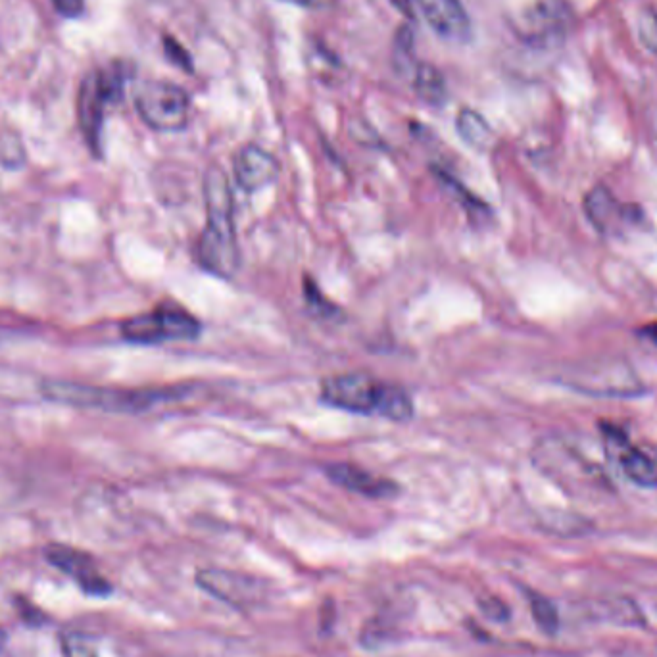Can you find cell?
<instances>
[{"mask_svg": "<svg viewBox=\"0 0 657 657\" xmlns=\"http://www.w3.org/2000/svg\"><path fill=\"white\" fill-rule=\"evenodd\" d=\"M206 227L196 244V260L208 273L233 279L241 268L235 227V200L225 171L212 166L204 175Z\"/></svg>", "mask_w": 657, "mask_h": 657, "instance_id": "1", "label": "cell"}, {"mask_svg": "<svg viewBox=\"0 0 657 657\" xmlns=\"http://www.w3.org/2000/svg\"><path fill=\"white\" fill-rule=\"evenodd\" d=\"M319 398L331 408L350 414L379 415L394 423H406L415 414L414 400L408 390L364 371L323 379Z\"/></svg>", "mask_w": 657, "mask_h": 657, "instance_id": "2", "label": "cell"}, {"mask_svg": "<svg viewBox=\"0 0 657 657\" xmlns=\"http://www.w3.org/2000/svg\"><path fill=\"white\" fill-rule=\"evenodd\" d=\"M43 394L60 404L116 414H143L185 394L183 389H104L72 381H47Z\"/></svg>", "mask_w": 657, "mask_h": 657, "instance_id": "3", "label": "cell"}, {"mask_svg": "<svg viewBox=\"0 0 657 657\" xmlns=\"http://www.w3.org/2000/svg\"><path fill=\"white\" fill-rule=\"evenodd\" d=\"M561 383L590 396L600 398H633L644 392L633 365L617 358L584 360L569 365L561 375Z\"/></svg>", "mask_w": 657, "mask_h": 657, "instance_id": "4", "label": "cell"}, {"mask_svg": "<svg viewBox=\"0 0 657 657\" xmlns=\"http://www.w3.org/2000/svg\"><path fill=\"white\" fill-rule=\"evenodd\" d=\"M135 108L141 120L154 131L175 133L191 122V98L170 81H145L135 93Z\"/></svg>", "mask_w": 657, "mask_h": 657, "instance_id": "5", "label": "cell"}, {"mask_svg": "<svg viewBox=\"0 0 657 657\" xmlns=\"http://www.w3.org/2000/svg\"><path fill=\"white\" fill-rule=\"evenodd\" d=\"M200 333L202 323L187 310L171 304H164L154 312L129 317L122 323L123 339L137 344L195 341Z\"/></svg>", "mask_w": 657, "mask_h": 657, "instance_id": "6", "label": "cell"}, {"mask_svg": "<svg viewBox=\"0 0 657 657\" xmlns=\"http://www.w3.org/2000/svg\"><path fill=\"white\" fill-rule=\"evenodd\" d=\"M196 583L233 608H252L266 598L264 581L237 571L204 569L196 575Z\"/></svg>", "mask_w": 657, "mask_h": 657, "instance_id": "7", "label": "cell"}, {"mask_svg": "<svg viewBox=\"0 0 657 657\" xmlns=\"http://www.w3.org/2000/svg\"><path fill=\"white\" fill-rule=\"evenodd\" d=\"M45 558L52 563L56 569L66 573L75 584L87 594L104 598L112 594V584L100 575L95 560L85 554L83 550H77L66 544H50L45 548Z\"/></svg>", "mask_w": 657, "mask_h": 657, "instance_id": "8", "label": "cell"}, {"mask_svg": "<svg viewBox=\"0 0 657 657\" xmlns=\"http://www.w3.org/2000/svg\"><path fill=\"white\" fill-rule=\"evenodd\" d=\"M233 171L237 185L244 193H256L277 181L281 166L279 160L262 146L246 145L237 152Z\"/></svg>", "mask_w": 657, "mask_h": 657, "instance_id": "9", "label": "cell"}, {"mask_svg": "<svg viewBox=\"0 0 657 657\" xmlns=\"http://www.w3.org/2000/svg\"><path fill=\"white\" fill-rule=\"evenodd\" d=\"M425 22L446 41L465 43L471 35V22L462 0H415Z\"/></svg>", "mask_w": 657, "mask_h": 657, "instance_id": "10", "label": "cell"}, {"mask_svg": "<svg viewBox=\"0 0 657 657\" xmlns=\"http://www.w3.org/2000/svg\"><path fill=\"white\" fill-rule=\"evenodd\" d=\"M325 475L335 485L346 488L354 494H362L365 498L383 500V498H394L396 494H400V487L392 479L379 477L354 463H329V465H325Z\"/></svg>", "mask_w": 657, "mask_h": 657, "instance_id": "11", "label": "cell"}, {"mask_svg": "<svg viewBox=\"0 0 657 657\" xmlns=\"http://www.w3.org/2000/svg\"><path fill=\"white\" fill-rule=\"evenodd\" d=\"M110 98L106 95L100 75L98 72L89 73L79 89V98H77V114H79V123L81 129L87 137L89 146L98 150L100 146V133H102V122H104V112L110 106Z\"/></svg>", "mask_w": 657, "mask_h": 657, "instance_id": "12", "label": "cell"}, {"mask_svg": "<svg viewBox=\"0 0 657 657\" xmlns=\"http://www.w3.org/2000/svg\"><path fill=\"white\" fill-rule=\"evenodd\" d=\"M584 214L602 235H617L631 221L627 204L619 202L604 185L584 196Z\"/></svg>", "mask_w": 657, "mask_h": 657, "instance_id": "13", "label": "cell"}, {"mask_svg": "<svg viewBox=\"0 0 657 657\" xmlns=\"http://www.w3.org/2000/svg\"><path fill=\"white\" fill-rule=\"evenodd\" d=\"M523 37L531 43H548L567 27V6L560 0H538L523 16Z\"/></svg>", "mask_w": 657, "mask_h": 657, "instance_id": "14", "label": "cell"}, {"mask_svg": "<svg viewBox=\"0 0 657 657\" xmlns=\"http://www.w3.org/2000/svg\"><path fill=\"white\" fill-rule=\"evenodd\" d=\"M627 479L636 487L657 488V452L631 442L615 456Z\"/></svg>", "mask_w": 657, "mask_h": 657, "instance_id": "15", "label": "cell"}, {"mask_svg": "<svg viewBox=\"0 0 657 657\" xmlns=\"http://www.w3.org/2000/svg\"><path fill=\"white\" fill-rule=\"evenodd\" d=\"M412 87H414L417 98H421L429 106L438 108V106H444L448 100L446 81H444L442 73L431 64L421 62L415 66L414 73H412Z\"/></svg>", "mask_w": 657, "mask_h": 657, "instance_id": "16", "label": "cell"}, {"mask_svg": "<svg viewBox=\"0 0 657 657\" xmlns=\"http://www.w3.org/2000/svg\"><path fill=\"white\" fill-rule=\"evenodd\" d=\"M456 129L463 139V143L475 148V150H488L494 143V131L488 125L487 120L471 110V108H462L458 118H456Z\"/></svg>", "mask_w": 657, "mask_h": 657, "instance_id": "17", "label": "cell"}, {"mask_svg": "<svg viewBox=\"0 0 657 657\" xmlns=\"http://www.w3.org/2000/svg\"><path fill=\"white\" fill-rule=\"evenodd\" d=\"M394 68L400 73H406L412 77L414 73L415 66L419 62H415L414 56V33L408 25L400 27V31L396 33V39H394Z\"/></svg>", "mask_w": 657, "mask_h": 657, "instance_id": "18", "label": "cell"}, {"mask_svg": "<svg viewBox=\"0 0 657 657\" xmlns=\"http://www.w3.org/2000/svg\"><path fill=\"white\" fill-rule=\"evenodd\" d=\"M531 609H533V617H535L536 625L544 631V633L554 634L560 627V615L556 606L544 598V596H533L531 598Z\"/></svg>", "mask_w": 657, "mask_h": 657, "instance_id": "19", "label": "cell"}, {"mask_svg": "<svg viewBox=\"0 0 657 657\" xmlns=\"http://www.w3.org/2000/svg\"><path fill=\"white\" fill-rule=\"evenodd\" d=\"M304 294H306V302H308V306L312 308V312H314L317 317H323V319H335V317H341V310H339L331 300H327V298L323 296V292L319 291L316 281L306 279Z\"/></svg>", "mask_w": 657, "mask_h": 657, "instance_id": "20", "label": "cell"}, {"mask_svg": "<svg viewBox=\"0 0 657 657\" xmlns=\"http://www.w3.org/2000/svg\"><path fill=\"white\" fill-rule=\"evenodd\" d=\"M638 35L644 47L657 56V12L656 10H644L638 16Z\"/></svg>", "mask_w": 657, "mask_h": 657, "instance_id": "21", "label": "cell"}, {"mask_svg": "<svg viewBox=\"0 0 657 657\" xmlns=\"http://www.w3.org/2000/svg\"><path fill=\"white\" fill-rule=\"evenodd\" d=\"M62 650L66 657H98L93 644L79 633L64 634L62 636Z\"/></svg>", "mask_w": 657, "mask_h": 657, "instance_id": "22", "label": "cell"}, {"mask_svg": "<svg viewBox=\"0 0 657 657\" xmlns=\"http://www.w3.org/2000/svg\"><path fill=\"white\" fill-rule=\"evenodd\" d=\"M164 52H166V56H168L171 64H175L179 70L187 73L195 70L191 54L185 50V47L179 41H175L173 37H164Z\"/></svg>", "mask_w": 657, "mask_h": 657, "instance_id": "23", "label": "cell"}, {"mask_svg": "<svg viewBox=\"0 0 657 657\" xmlns=\"http://www.w3.org/2000/svg\"><path fill=\"white\" fill-rule=\"evenodd\" d=\"M52 4L56 8V12L66 18L81 16V12L85 8V0H52Z\"/></svg>", "mask_w": 657, "mask_h": 657, "instance_id": "24", "label": "cell"}, {"mask_svg": "<svg viewBox=\"0 0 657 657\" xmlns=\"http://www.w3.org/2000/svg\"><path fill=\"white\" fill-rule=\"evenodd\" d=\"M283 2H291V4L304 6V8H327V6H331L335 0H283Z\"/></svg>", "mask_w": 657, "mask_h": 657, "instance_id": "25", "label": "cell"}, {"mask_svg": "<svg viewBox=\"0 0 657 657\" xmlns=\"http://www.w3.org/2000/svg\"><path fill=\"white\" fill-rule=\"evenodd\" d=\"M404 16L414 18L415 14V0H390Z\"/></svg>", "mask_w": 657, "mask_h": 657, "instance_id": "26", "label": "cell"}, {"mask_svg": "<svg viewBox=\"0 0 657 657\" xmlns=\"http://www.w3.org/2000/svg\"><path fill=\"white\" fill-rule=\"evenodd\" d=\"M4 644H6V633H4V629L0 627V650L4 648Z\"/></svg>", "mask_w": 657, "mask_h": 657, "instance_id": "27", "label": "cell"}]
</instances>
